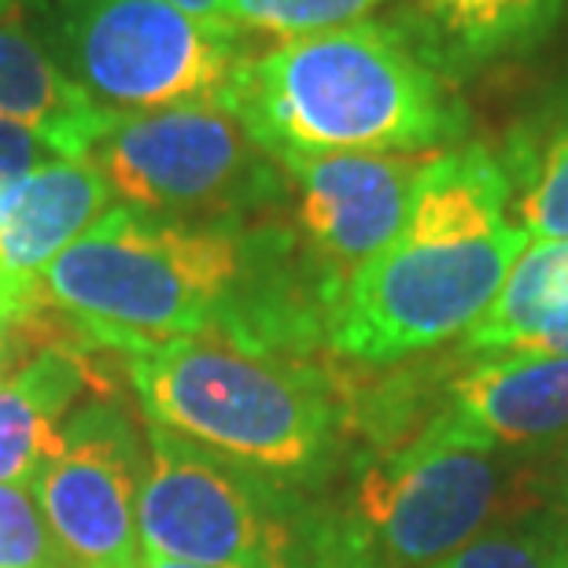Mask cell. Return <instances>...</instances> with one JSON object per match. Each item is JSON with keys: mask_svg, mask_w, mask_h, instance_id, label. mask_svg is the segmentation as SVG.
I'll return each mask as SVG.
<instances>
[{"mask_svg": "<svg viewBox=\"0 0 568 568\" xmlns=\"http://www.w3.org/2000/svg\"><path fill=\"white\" fill-rule=\"evenodd\" d=\"M509 192L487 148L432 155L403 230L347 281L328 344L351 362L392 366L465 333L531 241L509 222Z\"/></svg>", "mask_w": 568, "mask_h": 568, "instance_id": "6da1fadb", "label": "cell"}, {"mask_svg": "<svg viewBox=\"0 0 568 568\" xmlns=\"http://www.w3.org/2000/svg\"><path fill=\"white\" fill-rule=\"evenodd\" d=\"M244 270L241 222L108 207L44 270V300L85 344L133 355L219 328Z\"/></svg>", "mask_w": 568, "mask_h": 568, "instance_id": "277c9868", "label": "cell"}, {"mask_svg": "<svg viewBox=\"0 0 568 568\" xmlns=\"http://www.w3.org/2000/svg\"><path fill=\"white\" fill-rule=\"evenodd\" d=\"M0 568H74L27 487L0 484Z\"/></svg>", "mask_w": 568, "mask_h": 568, "instance_id": "ffe728a7", "label": "cell"}, {"mask_svg": "<svg viewBox=\"0 0 568 568\" xmlns=\"http://www.w3.org/2000/svg\"><path fill=\"white\" fill-rule=\"evenodd\" d=\"M138 531L144 554L185 565L333 568L328 509L159 425H148Z\"/></svg>", "mask_w": 568, "mask_h": 568, "instance_id": "5b68a950", "label": "cell"}, {"mask_svg": "<svg viewBox=\"0 0 568 568\" xmlns=\"http://www.w3.org/2000/svg\"><path fill=\"white\" fill-rule=\"evenodd\" d=\"M517 225L531 241H568V119L550 130L536 152L525 155L517 192Z\"/></svg>", "mask_w": 568, "mask_h": 568, "instance_id": "e0dca14e", "label": "cell"}, {"mask_svg": "<svg viewBox=\"0 0 568 568\" xmlns=\"http://www.w3.org/2000/svg\"><path fill=\"white\" fill-rule=\"evenodd\" d=\"M565 0H422L425 49L439 63H491L525 52L554 27Z\"/></svg>", "mask_w": 568, "mask_h": 568, "instance_id": "2e32d148", "label": "cell"}, {"mask_svg": "<svg viewBox=\"0 0 568 568\" xmlns=\"http://www.w3.org/2000/svg\"><path fill=\"white\" fill-rule=\"evenodd\" d=\"M377 4L381 0H230V19L236 27L288 41L362 22Z\"/></svg>", "mask_w": 568, "mask_h": 568, "instance_id": "ac0fdd59", "label": "cell"}, {"mask_svg": "<svg viewBox=\"0 0 568 568\" xmlns=\"http://www.w3.org/2000/svg\"><path fill=\"white\" fill-rule=\"evenodd\" d=\"M170 8L185 11L192 19H207V22H233L230 19V0H166Z\"/></svg>", "mask_w": 568, "mask_h": 568, "instance_id": "cb8c5ba5", "label": "cell"}, {"mask_svg": "<svg viewBox=\"0 0 568 568\" xmlns=\"http://www.w3.org/2000/svg\"><path fill=\"white\" fill-rule=\"evenodd\" d=\"M60 328H67L60 311H49L41 322H33V325L4 322V317H0V381L11 377V373H19L41 347L74 344V336L60 333Z\"/></svg>", "mask_w": 568, "mask_h": 568, "instance_id": "44dd1931", "label": "cell"}, {"mask_svg": "<svg viewBox=\"0 0 568 568\" xmlns=\"http://www.w3.org/2000/svg\"><path fill=\"white\" fill-rule=\"evenodd\" d=\"M503 450L465 439L443 414L358 462L333 525L344 568H428L517 506Z\"/></svg>", "mask_w": 568, "mask_h": 568, "instance_id": "8992f818", "label": "cell"}, {"mask_svg": "<svg viewBox=\"0 0 568 568\" xmlns=\"http://www.w3.org/2000/svg\"><path fill=\"white\" fill-rule=\"evenodd\" d=\"M138 568H203V565H185V561H170V558H155V554H141Z\"/></svg>", "mask_w": 568, "mask_h": 568, "instance_id": "484cf974", "label": "cell"}, {"mask_svg": "<svg viewBox=\"0 0 568 568\" xmlns=\"http://www.w3.org/2000/svg\"><path fill=\"white\" fill-rule=\"evenodd\" d=\"M568 317V241H528L498 284L491 306L465 328V351L495 355L525 344L542 328Z\"/></svg>", "mask_w": 568, "mask_h": 568, "instance_id": "9a60e30c", "label": "cell"}, {"mask_svg": "<svg viewBox=\"0 0 568 568\" xmlns=\"http://www.w3.org/2000/svg\"><path fill=\"white\" fill-rule=\"evenodd\" d=\"M148 425L281 484L328 473L344 410L311 362L255 351L222 333H196L126 355Z\"/></svg>", "mask_w": 568, "mask_h": 568, "instance_id": "3957f363", "label": "cell"}, {"mask_svg": "<svg viewBox=\"0 0 568 568\" xmlns=\"http://www.w3.org/2000/svg\"><path fill=\"white\" fill-rule=\"evenodd\" d=\"M104 384L89 358V347L49 344L27 366L0 381V484H38L55 454L63 450V425L74 403Z\"/></svg>", "mask_w": 568, "mask_h": 568, "instance_id": "5bb4252c", "label": "cell"}, {"mask_svg": "<svg viewBox=\"0 0 568 568\" xmlns=\"http://www.w3.org/2000/svg\"><path fill=\"white\" fill-rule=\"evenodd\" d=\"M454 432L495 450L568 436V355L495 351L450 384L439 410Z\"/></svg>", "mask_w": 568, "mask_h": 568, "instance_id": "7c38bea8", "label": "cell"}, {"mask_svg": "<svg viewBox=\"0 0 568 568\" xmlns=\"http://www.w3.org/2000/svg\"><path fill=\"white\" fill-rule=\"evenodd\" d=\"M71 78L111 111L219 104L247 60L236 22L192 19L166 0H60Z\"/></svg>", "mask_w": 568, "mask_h": 568, "instance_id": "ba28073f", "label": "cell"}, {"mask_svg": "<svg viewBox=\"0 0 568 568\" xmlns=\"http://www.w3.org/2000/svg\"><path fill=\"white\" fill-rule=\"evenodd\" d=\"M428 568H568L561 550V520H547L539 528L531 525L525 531H484Z\"/></svg>", "mask_w": 568, "mask_h": 568, "instance_id": "d6986e66", "label": "cell"}, {"mask_svg": "<svg viewBox=\"0 0 568 568\" xmlns=\"http://www.w3.org/2000/svg\"><path fill=\"white\" fill-rule=\"evenodd\" d=\"M561 550H565V561H568V525L561 520Z\"/></svg>", "mask_w": 568, "mask_h": 568, "instance_id": "83f0119b", "label": "cell"}, {"mask_svg": "<svg viewBox=\"0 0 568 568\" xmlns=\"http://www.w3.org/2000/svg\"><path fill=\"white\" fill-rule=\"evenodd\" d=\"M222 108L274 159L439 152L465 133V108L436 55L366 19L244 60Z\"/></svg>", "mask_w": 568, "mask_h": 568, "instance_id": "7a4b0ae2", "label": "cell"}, {"mask_svg": "<svg viewBox=\"0 0 568 568\" xmlns=\"http://www.w3.org/2000/svg\"><path fill=\"white\" fill-rule=\"evenodd\" d=\"M89 163L130 207L192 222H236L284 192L281 163L219 104L119 111Z\"/></svg>", "mask_w": 568, "mask_h": 568, "instance_id": "52a82bcc", "label": "cell"}, {"mask_svg": "<svg viewBox=\"0 0 568 568\" xmlns=\"http://www.w3.org/2000/svg\"><path fill=\"white\" fill-rule=\"evenodd\" d=\"M119 111L93 100L27 22L0 19V122L33 130L60 159H89Z\"/></svg>", "mask_w": 568, "mask_h": 568, "instance_id": "4fadbf2b", "label": "cell"}, {"mask_svg": "<svg viewBox=\"0 0 568 568\" xmlns=\"http://www.w3.org/2000/svg\"><path fill=\"white\" fill-rule=\"evenodd\" d=\"M52 159L60 155L33 130L16 126V122H0V207L19 189V181H27L33 170L52 163Z\"/></svg>", "mask_w": 568, "mask_h": 568, "instance_id": "7402d4cb", "label": "cell"}, {"mask_svg": "<svg viewBox=\"0 0 568 568\" xmlns=\"http://www.w3.org/2000/svg\"><path fill=\"white\" fill-rule=\"evenodd\" d=\"M436 152L284 155V178L300 196V230L336 303L347 281L403 230L406 211ZM336 311V306H333Z\"/></svg>", "mask_w": 568, "mask_h": 568, "instance_id": "30bf717a", "label": "cell"}, {"mask_svg": "<svg viewBox=\"0 0 568 568\" xmlns=\"http://www.w3.org/2000/svg\"><path fill=\"white\" fill-rule=\"evenodd\" d=\"M22 8V0H0V19H8L11 11H19Z\"/></svg>", "mask_w": 568, "mask_h": 568, "instance_id": "4316f807", "label": "cell"}, {"mask_svg": "<svg viewBox=\"0 0 568 568\" xmlns=\"http://www.w3.org/2000/svg\"><path fill=\"white\" fill-rule=\"evenodd\" d=\"M509 351H539V355H568V317H561L558 325L542 328V333H536L531 339H525V344L509 347Z\"/></svg>", "mask_w": 568, "mask_h": 568, "instance_id": "603a6c76", "label": "cell"}, {"mask_svg": "<svg viewBox=\"0 0 568 568\" xmlns=\"http://www.w3.org/2000/svg\"><path fill=\"white\" fill-rule=\"evenodd\" d=\"M550 491L554 503H558V514L568 525V439L558 447V462H554V476H550Z\"/></svg>", "mask_w": 568, "mask_h": 568, "instance_id": "d4e9b609", "label": "cell"}, {"mask_svg": "<svg viewBox=\"0 0 568 568\" xmlns=\"http://www.w3.org/2000/svg\"><path fill=\"white\" fill-rule=\"evenodd\" d=\"M144 462L115 403H89L63 425V450L33 484L44 520L74 568H138Z\"/></svg>", "mask_w": 568, "mask_h": 568, "instance_id": "9c48e42d", "label": "cell"}, {"mask_svg": "<svg viewBox=\"0 0 568 568\" xmlns=\"http://www.w3.org/2000/svg\"><path fill=\"white\" fill-rule=\"evenodd\" d=\"M111 189L89 159H52L38 166L0 207V317L33 325L52 311L44 270L100 214Z\"/></svg>", "mask_w": 568, "mask_h": 568, "instance_id": "8fae6325", "label": "cell"}]
</instances>
